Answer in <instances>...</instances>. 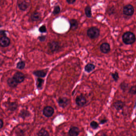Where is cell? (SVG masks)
Instances as JSON below:
<instances>
[{
    "label": "cell",
    "instance_id": "1",
    "mask_svg": "<svg viewBox=\"0 0 136 136\" xmlns=\"http://www.w3.org/2000/svg\"><path fill=\"white\" fill-rule=\"evenodd\" d=\"M123 41L125 44H132L135 41V36L133 33L128 32L124 33L123 35Z\"/></svg>",
    "mask_w": 136,
    "mask_h": 136
},
{
    "label": "cell",
    "instance_id": "2",
    "mask_svg": "<svg viewBox=\"0 0 136 136\" xmlns=\"http://www.w3.org/2000/svg\"><path fill=\"white\" fill-rule=\"evenodd\" d=\"M100 31L96 27H91L87 31V35L92 39H95L99 36Z\"/></svg>",
    "mask_w": 136,
    "mask_h": 136
},
{
    "label": "cell",
    "instance_id": "3",
    "mask_svg": "<svg viewBox=\"0 0 136 136\" xmlns=\"http://www.w3.org/2000/svg\"><path fill=\"white\" fill-rule=\"evenodd\" d=\"M123 13L126 15L132 16L134 12V9L133 6L130 4L126 5L123 8Z\"/></svg>",
    "mask_w": 136,
    "mask_h": 136
},
{
    "label": "cell",
    "instance_id": "4",
    "mask_svg": "<svg viewBox=\"0 0 136 136\" xmlns=\"http://www.w3.org/2000/svg\"><path fill=\"white\" fill-rule=\"evenodd\" d=\"M43 114L47 117L52 116L54 113V109L51 106H46L43 111Z\"/></svg>",
    "mask_w": 136,
    "mask_h": 136
},
{
    "label": "cell",
    "instance_id": "5",
    "mask_svg": "<svg viewBox=\"0 0 136 136\" xmlns=\"http://www.w3.org/2000/svg\"><path fill=\"white\" fill-rule=\"evenodd\" d=\"M76 104L78 106L82 107L87 103V100L85 97L83 95L78 96L76 99Z\"/></svg>",
    "mask_w": 136,
    "mask_h": 136
},
{
    "label": "cell",
    "instance_id": "6",
    "mask_svg": "<svg viewBox=\"0 0 136 136\" xmlns=\"http://www.w3.org/2000/svg\"><path fill=\"white\" fill-rule=\"evenodd\" d=\"M13 77L18 84L23 82L24 81L25 78L24 74L20 72H16Z\"/></svg>",
    "mask_w": 136,
    "mask_h": 136
},
{
    "label": "cell",
    "instance_id": "7",
    "mask_svg": "<svg viewBox=\"0 0 136 136\" xmlns=\"http://www.w3.org/2000/svg\"><path fill=\"white\" fill-rule=\"evenodd\" d=\"M48 47L51 52H57L59 49L60 48V45L58 42L57 41H52L49 43L48 44Z\"/></svg>",
    "mask_w": 136,
    "mask_h": 136
},
{
    "label": "cell",
    "instance_id": "8",
    "mask_svg": "<svg viewBox=\"0 0 136 136\" xmlns=\"http://www.w3.org/2000/svg\"><path fill=\"white\" fill-rule=\"evenodd\" d=\"M58 104L60 107L62 108H65L70 103V100L66 97L59 98L58 99Z\"/></svg>",
    "mask_w": 136,
    "mask_h": 136
},
{
    "label": "cell",
    "instance_id": "9",
    "mask_svg": "<svg viewBox=\"0 0 136 136\" xmlns=\"http://www.w3.org/2000/svg\"><path fill=\"white\" fill-rule=\"evenodd\" d=\"M10 43V39L6 36H3L1 38L0 44L2 47H5L9 46Z\"/></svg>",
    "mask_w": 136,
    "mask_h": 136
},
{
    "label": "cell",
    "instance_id": "10",
    "mask_svg": "<svg viewBox=\"0 0 136 136\" xmlns=\"http://www.w3.org/2000/svg\"><path fill=\"white\" fill-rule=\"evenodd\" d=\"M79 132V128L78 127H72L69 130V134L70 136H78Z\"/></svg>",
    "mask_w": 136,
    "mask_h": 136
},
{
    "label": "cell",
    "instance_id": "11",
    "mask_svg": "<svg viewBox=\"0 0 136 136\" xmlns=\"http://www.w3.org/2000/svg\"><path fill=\"white\" fill-rule=\"evenodd\" d=\"M101 52L104 53H108L110 51V45L107 43H103L100 46Z\"/></svg>",
    "mask_w": 136,
    "mask_h": 136
},
{
    "label": "cell",
    "instance_id": "12",
    "mask_svg": "<svg viewBox=\"0 0 136 136\" xmlns=\"http://www.w3.org/2000/svg\"><path fill=\"white\" fill-rule=\"evenodd\" d=\"M47 73V71H46L44 70H36L33 72V74L39 78L45 77Z\"/></svg>",
    "mask_w": 136,
    "mask_h": 136
},
{
    "label": "cell",
    "instance_id": "13",
    "mask_svg": "<svg viewBox=\"0 0 136 136\" xmlns=\"http://www.w3.org/2000/svg\"><path fill=\"white\" fill-rule=\"evenodd\" d=\"M29 4L28 2L25 1H23L20 2L18 4V7L21 10L25 11L29 8Z\"/></svg>",
    "mask_w": 136,
    "mask_h": 136
},
{
    "label": "cell",
    "instance_id": "14",
    "mask_svg": "<svg viewBox=\"0 0 136 136\" xmlns=\"http://www.w3.org/2000/svg\"><path fill=\"white\" fill-rule=\"evenodd\" d=\"M7 84L11 88H15L17 86L18 83L15 80L13 77L10 78L7 80Z\"/></svg>",
    "mask_w": 136,
    "mask_h": 136
},
{
    "label": "cell",
    "instance_id": "15",
    "mask_svg": "<svg viewBox=\"0 0 136 136\" xmlns=\"http://www.w3.org/2000/svg\"><path fill=\"white\" fill-rule=\"evenodd\" d=\"M70 28L73 30L77 29L78 27V21L75 19H71L70 21Z\"/></svg>",
    "mask_w": 136,
    "mask_h": 136
},
{
    "label": "cell",
    "instance_id": "16",
    "mask_svg": "<svg viewBox=\"0 0 136 136\" xmlns=\"http://www.w3.org/2000/svg\"><path fill=\"white\" fill-rule=\"evenodd\" d=\"M18 104L16 102H10L8 103L7 108L9 110L14 111L17 108Z\"/></svg>",
    "mask_w": 136,
    "mask_h": 136
},
{
    "label": "cell",
    "instance_id": "17",
    "mask_svg": "<svg viewBox=\"0 0 136 136\" xmlns=\"http://www.w3.org/2000/svg\"><path fill=\"white\" fill-rule=\"evenodd\" d=\"M30 113L29 111L26 110H23L21 111L19 114V116L23 119H24L30 116Z\"/></svg>",
    "mask_w": 136,
    "mask_h": 136
},
{
    "label": "cell",
    "instance_id": "18",
    "mask_svg": "<svg viewBox=\"0 0 136 136\" xmlns=\"http://www.w3.org/2000/svg\"><path fill=\"white\" fill-rule=\"evenodd\" d=\"M44 80L41 78H38L36 81V86L38 90H41L42 88L43 84H44Z\"/></svg>",
    "mask_w": 136,
    "mask_h": 136
},
{
    "label": "cell",
    "instance_id": "19",
    "mask_svg": "<svg viewBox=\"0 0 136 136\" xmlns=\"http://www.w3.org/2000/svg\"><path fill=\"white\" fill-rule=\"evenodd\" d=\"M31 18L32 21H38L40 18V15L39 12H35L31 16Z\"/></svg>",
    "mask_w": 136,
    "mask_h": 136
},
{
    "label": "cell",
    "instance_id": "20",
    "mask_svg": "<svg viewBox=\"0 0 136 136\" xmlns=\"http://www.w3.org/2000/svg\"><path fill=\"white\" fill-rule=\"evenodd\" d=\"M95 66L93 64L89 63L85 67V70L87 73H90L95 69Z\"/></svg>",
    "mask_w": 136,
    "mask_h": 136
},
{
    "label": "cell",
    "instance_id": "21",
    "mask_svg": "<svg viewBox=\"0 0 136 136\" xmlns=\"http://www.w3.org/2000/svg\"><path fill=\"white\" fill-rule=\"evenodd\" d=\"M114 106L116 109L119 110H121L123 108V106H124V104H123V102H121V101H118V102H116L114 104Z\"/></svg>",
    "mask_w": 136,
    "mask_h": 136
},
{
    "label": "cell",
    "instance_id": "22",
    "mask_svg": "<svg viewBox=\"0 0 136 136\" xmlns=\"http://www.w3.org/2000/svg\"><path fill=\"white\" fill-rule=\"evenodd\" d=\"M38 136H49V134L46 130L42 128L38 133Z\"/></svg>",
    "mask_w": 136,
    "mask_h": 136
},
{
    "label": "cell",
    "instance_id": "23",
    "mask_svg": "<svg viewBox=\"0 0 136 136\" xmlns=\"http://www.w3.org/2000/svg\"><path fill=\"white\" fill-rule=\"evenodd\" d=\"M25 67V63L24 61L18 62L17 65V68L18 69L22 70L24 69Z\"/></svg>",
    "mask_w": 136,
    "mask_h": 136
},
{
    "label": "cell",
    "instance_id": "24",
    "mask_svg": "<svg viewBox=\"0 0 136 136\" xmlns=\"http://www.w3.org/2000/svg\"><path fill=\"white\" fill-rule=\"evenodd\" d=\"M85 13L86 16L88 18L91 17L92 14H91V9L90 7L89 6H87L85 8Z\"/></svg>",
    "mask_w": 136,
    "mask_h": 136
},
{
    "label": "cell",
    "instance_id": "25",
    "mask_svg": "<svg viewBox=\"0 0 136 136\" xmlns=\"http://www.w3.org/2000/svg\"><path fill=\"white\" fill-rule=\"evenodd\" d=\"M60 12V8L59 6H56L54 7V10L53 12V14L54 15H56L58 14Z\"/></svg>",
    "mask_w": 136,
    "mask_h": 136
},
{
    "label": "cell",
    "instance_id": "26",
    "mask_svg": "<svg viewBox=\"0 0 136 136\" xmlns=\"http://www.w3.org/2000/svg\"><path fill=\"white\" fill-rule=\"evenodd\" d=\"M90 126L92 128L96 129L98 127L99 124L97 122L95 121H93L90 123Z\"/></svg>",
    "mask_w": 136,
    "mask_h": 136
},
{
    "label": "cell",
    "instance_id": "27",
    "mask_svg": "<svg viewBox=\"0 0 136 136\" xmlns=\"http://www.w3.org/2000/svg\"><path fill=\"white\" fill-rule=\"evenodd\" d=\"M39 31L40 32L42 33H46L47 32V29L46 26L45 25H43L40 27L39 29Z\"/></svg>",
    "mask_w": 136,
    "mask_h": 136
},
{
    "label": "cell",
    "instance_id": "28",
    "mask_svg": "<svg viewBox=\"0 0 136 136\" xmlns=\"http://www.w3.org/2000/svg\"><path fill=\"white\" fill-rule=\"evenodd\" d=\"M17 136H24V132L21 129H19L16 132Z\"/></svg>",
    "mask_w": 136,
    "mask_h": 136
},
{
    "label": "cell",
    "instance_id": "29",
    "mask_svg": "<svg viewBox=\"0 0 136 136\" xmlns=\"http://www.w3.org/2000/svg\"><path fill=\"white\" fill-rule=\"evenodd\" d=\"M112 76H113V78L114 79L115 81H117L119 79V75H118V73L115 72V73L112 74Z\"/></svg>",
    "mask_w": 136,
    "mask_h": 136
},
{
    "label": "cell",
    "instance_id": "30",
    "mask_svg": "<svg viewBox=\"0 0 136 136\" xmlns=\"http://www.w3.org/2000/svg\"><path fill=\"white\" fill-rule=\"evenodd\" d=\"M130 92L132 94H136V87H132L130 89Z\"/></svg>",
    "mask_w": 136,
    "mask_h": 136
},
{
    "label": "cell",
    "instance_id": "31",
    "mask_svg": "<svg viewBox=\"0 0 136 136\" xmlns=\"http://www.w3.org/2000/svg\"><path fill=\"white\" fill-rule=\"evenodd\" d=\"M38 39L40 41L43 42L46 40V36L45 35H41V36H39Z\"/></svg>",
    "mask_w": 136,
    "mask_h": 136
},
{
    "label": "cell",
    "instance_id": "32",
    "mask_svg": "<svg viewBox=\"0 0 136 136\" xmlns=\"http://www.w3.org/2000/svg\"><path fill=\"white\" fill-rule=\"evenodd\" d=\"M67 2L69 4H72L75 3L76 0H66Z\"/></svg>",
    "mask_w": 136,
    "mask_h": 136
},
{
    "label": "cell",
    "instance_id": "33",
    "mask_svg": "<svg viewBox=\"0 0 136 136\" xmlns=\"http://www.w3.org/2000/svg\"><path fill=\"white\" fill-rule=\"evenodd\" d=\"M1 37H3V36H6V32H5V31L4 30H1Z\"/></svg>",
    "mask_w": 136,
    "mask_h": 136
},
{
    "label": "cell",
    "instance_id": "34",
    "mask_svg": "<svg viewBox=\"0 0 136 136\" xmlns=\"http://www.w3.org/2000/svg\"><path fill=\"white\" fill-rule=\"evenodd\" d=\"M107 122V120L106 119H103L100 121V123L101 124H103L106 123Z\"/></svg>",
    "mask_w": 136,
    "mask_h": 136
},
{
    "label": "cell",
    "instance_id": "35",
    "mask_svg": "<svg viewBox=\"0 0 136 136\" xmlns=\"http://www.w3.org/2000/svg\"><path fill=\"white\" fill-rule=\"evenodd\" d=\"M0 127H1V128H3V121L2 119H1L0 120Z\"/></svg>",
    "mask_w": 136,
    "mask_h": 136
}]
</instances>
